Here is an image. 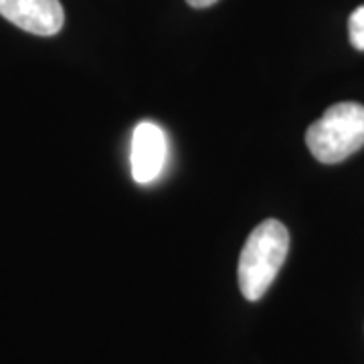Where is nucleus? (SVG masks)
<instances>
[{
  "label": "nucleus",
  "mask_w": 364,
  "mask_h": 364,
  "mask_svg": "<svg viewBox=\"0 0 364 364\" xmlns=\"http://www.w3.org/2000/svg\"><path fill=\"white\" fill-rule=\"evenodd\" d=\"M289 251V233L286 225L267 219L257 225L245 241L239 257V289L249 301L265 296L273 279L286 263Z\"/></svg>",
  "instance_id": "nucleus-1"
},
{
  "label": "nucleus",
  "mask_w": 364,
  "mask_h": 364,
  "mask_svg": "<svg viewBox=\"0 0 364 364\" xmlns=\"http://www.w3.org/2000/svg\"><path fill=\"white\" fill-rule=\"evenodd\" d=\"M306 144L316 160L338 164L364 146V105L342 102L326 109L306 132Z\"/></svg>",
  "instance_id": "nucleus-2"
},
{
  "label": "nucleus",
  "mask_w": 364,
  "mask_h": 364,
  "mask_svg": "<svg viewBox=\"0 0 364 364\" xmlns=\"http://www.w3.org/2000/svg\"><path fill=\"white\" fill-rule=\"evenodd\" d=\"M168 156L164 130L152 122H140L132 134V176L138 184H150L162 174Z\"/></svg>",
  "instance_id": "nucleus-3"
},
{
  "label": "nucleus",
  "mask_w": 364,
  "mask_h": 364,
  "mask_svg": "<svg viewBox=\"0 0 364 364\" xmlns=\"http://www.w3.org/2000/svg\"><path fill=\"white\" fill-rule=\"evenodd\" d=\"M0 14L31 35L53 37L65 25L59 0H0Z\"/></svg>",
  "instance_id": "nucleus-4"
},
{
  "label": "nucleus",
  "mask_w": 364,
  "mask_h": 364,
  "mask_svg": "<svg viewBox=\"0 0 364 364\" xmlns=\"http://www.w3.org/2000/svg\"><path fill=\"white\" fill-rule=\"evenodd\" d=\"M348 35L354 49L364 51V4L358 6L348 18Z\"/></svg>",
  "instance_id": "nucleus-5"
},
{
  "label": "nucleus",
  "mask_w": 364,
  "mask_h": 364,
  "mask_svg": "<svg viewBox=\"0 0 364 364\" xmlns=\"http://www.w3.org/2000/svg\"><path fill=\"white\" fill-rule=\"evenodd\" d=\"M193 9H208L213 4H217L219 0H186Z\"/></svg>",
  "instance_id": "nucleus-6"
}]
</instances>
